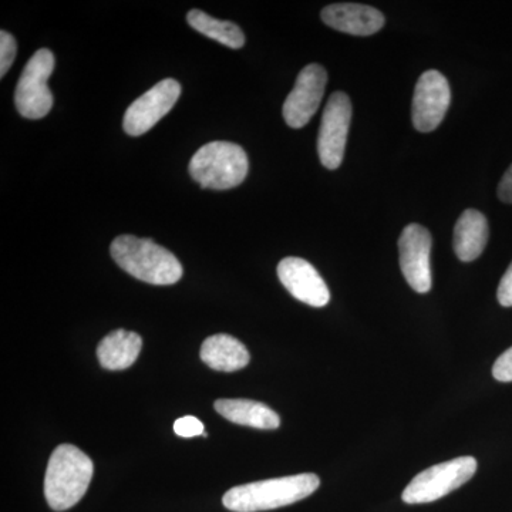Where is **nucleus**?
<instances>
[{
  "instance_id": "nucleus-1",
  "label": "nucleus",
  "mask_w": 512,
  "mask_h": 512,
  "mask_svg": "<svg viewBox=\"0 0 512 512\" xmlns=\"http://www.w3.org/2000/svg\"><path fill=\"white\" fill-rule=\"evenodd\" d=\"M110 252L123 271L147 284L174 285L183 276L177 256L153 239L121 235L114 239Z\"/></svg>"
},
{
  "instance_id": "nucleus-2",
  "label": "nucleus",
  "mask_w": 512,
  "mask_h": 512,
  "mask_svg": "<svg viewBox=\"0 0 512 512\" xmlns=\"http://www.w3.org/2000/svg\"><path fill=\"white\" fill-rule=\"evenodd\" d=\"M319 485V477L311 473L272 478L231 488L222 503L234 512L275 510L305 500L318 490Z\"/></svg>"
},
{
  "instance_id": "nucleus-3",
  "label": "nucleus",
  "mask_w": 512,
  "mask_h": 512,
  "mask_svg": "<svg viewBox=\"0 0 512 512\" xmlns=\"http://www.w3.org/2000/svg\"><path fill=\"white\" fill-rule=\"evenodd\" d=\"M93 461L80 448L62 444L53 451L47 464L45 497L55 511L74 507L89 490Z\"/></svg>"
},
{
  "instance_id": "nucleus-4",
  "label": "nucleus",
  "mask_w": 512,
  "mask_h": 512,
  "mask_svg": "<svg viewBox=\"0 0 512 512\" xmlns=\"http://www.w3.org/2000/svg\"><path fill=\"white\" fill-rule=\"evenodd\" d=\"M190 174L202 188L231 190L244 183L249 161L244 148L229 141L202 146L190 161Z\"/></svg>"
},
{
  "instance_id": "nucleus-5",
  "label": "nucleus",
  "mask_w": 512,
  "mask_h": 512,
  "mask_svg": "<svg viewBox=\"0 0 512 512\" xmlns=\"http://www.w3.org/2000/svg\"><path fill=\"white\" fill-rule=\"evenodd\" d=\"M474 457H458L421 471L403 491L406 504H427L468 483L477 471Z\"/></svg>"
},
{
  "instance_id": "nucleus-6",
  "label": "nucleus",
  "mask_w": 512,
  "mask_h": 512,
  "mask_svg": "<svg viewBox=\"0 0 512 512\" xmlns=\"http://www.w3.org/2000/svg\"><path fill=\"white\" fill-rule=\"evenodd\" d=\"M55 70V56L49 49L37 50L20 74L15 92V104L20 116L39 120L53 107V94L47 82Z\"/></svg>"
},
{
  "instance_id": "nucleus-7",
  "label": "nucleus",
  "mask_w": 512,
  "mask_h": 512,
  "mask_svg": "<svg viewBox=\"0 0 512 512\" xmlns=\"http://www.w3.org/2000/svg\"><path fill=\"white\" fill-rule=\"evenodd\" d=\"M350 121H352V103L348 94L333 93L323 110L318 137L320 163L328 170H336L343 163Z\"/></svg>"
},
{
  "instance_id": "nucleus-8",
  "label": "nucleus",
  "mask_w": 512,
  "mask_h": 512,
  "mask_svg": "<svg viewBox=\"0 0 512 512\" xmlns=\"http://www.w3.org/2000/svg\"><path fill=\"white\" fill-rule=\"evenodd\" d=\"M180 96L181 84L177 80H161L128 107L124 114V131L128 136H143L170 113Z\"/></svg>"
},
{
  "instance_id": "nucleus-9",
  "label": "nucleus",
  "mask_w": 512,
  "mask_h": 512,
  "mask_svg": "<svg viewBox=\"0 0 512 512\" xmlns=\"http://www.w3.org/2000/svg\"><path fill=\"white\" fill-rule=\"evenodd\" d=\"M451 103L448 80L437 70L421 74L413 97V126L420 133H431L443 123Z\"/></svg>"
},
{
  "instance_id": "nucleus-10",
  "label": "nucleus",
  "mask_w": 512,
  "mask_h": 512,
  "mask_svg": "<svg viewBox=\"0 0 512 512\" xmlns=\"http://www.w3.org/2000/svg\"><path fill=\"white\" fill-rule=\"evenodd\" d=\"M326 83L328 73L320 64H308L301 70L282 110L289 127L302 128L312 120L325 96Z\"/></svg>"
},
{
  "instance_id": "nucleus-11",
  "label": "nucleus",
  "mask_w": 512,
  "mask_h": 512,
  "mask_svg": "<svg viewBox=\"0 0 512 512\" xmlns=\"http://www.w3.org/2000/svg\"><path fill=\"white\" fill-rule=\"evenodd\" d=\"M431 234L419 224H410L403 229L399 239L400 268L407 284L417 293L431 289Z\"/></svg>"
},
{
  "instance_id": "nucleus-12",
  "label": "nucleus",
  "mask_w": 512,
  "mask_h": 512,
  "mask_svg": "<svg viewBox=\"0 0 512 512\" xmlns=\"http://www.w3.org/2000/svg\"><path fill=\"white\" fill-rule=\"evenodd\" d=\"M278 276L286 291L293 298L313 308H323L330 301L328 285L308 261L295 256L282 259L278 265Z\"/></svg>"
},
{
  "instance_id": "nucleus-13",
  "label": "nucleus",
  "mask_w": 512,
  "mask_h": 512,
  "mask_svg": "<svg viewBox=\"0 0 512 512\" xmlns=\"http://www.w3.org/2000/svg\"><path fill=\"white\" fill-rule=\"evenodd\" d=\"M323 23L353 36H372L383 28V13L360 3H333L322 10Z\"/></svg>"
},
{
  "instance_id": "nucleus-14",
  "label": "nucleus",
  "mask_w": 512,
  "mask_h": 512,
  "mask_svg": "<svg viewBox=\"0 0 512 512\" xmlns=\"http://www.w3.org/2000/svg\"><path fill=\"white\" fill-rule=\"evenodd\" d=\"M487 218L477 210H466L454 227V252L463 262L476 261L488 242Z\"/></svg>"
},
{
  "instance_id": "nucleus-15",
  "label": "nucleus",
  "mask_w": 512,
  "mask_h": 512,
  "mask_svg": "<svg viewBox=\"0 0 512 512\" xmlns=\"http://www.w3.org/2000/svg\"><path fill=\"white\" fill-rule=\"evenodd\" d=\"M201 359L211 369L218 372H237L248 366L251 356L244 343L229 335H214L204 340L201 346Z\"/></svg>"
},
{
  "instance_id": "nucleus-16",
  "label": "nucleus",
  "mask_w": 512,
  "mask_h": 512,
  "mask_svg": "<svg viewBox=\"0 0 512 512\" xmlns=\"http://www.w3.org/2000/svg\"><path fill=\"white\" fill-rule=\"evenodd\" d=\"M215 410L224 419L239 426L259 430H276L281 426V417L264 403L245 399H221L215 402Z\"/></svg>"
},
{
  "instance_id": "nucleus-17",
  "label": "nucleus",
  "mask_w": 512,
  "mask_h": 512,
  "mask_svg": "<svg viewBox=\"0 0 512 512\" xmlns=\"http://www.w3.org/2000/svg\"><path fill=\"white\" fill-rule=\"evenodd\" d=\"M143 348V339L136 332L114 330L101 340L97 357L103 369L124 370L136 363Z\"/></svg>"
},
{
  "instance_id": "nucleus-18",
  "label": "nucleus",
  "mask_w": 512,
  "mask_h": 512,
  "mask_svg": "<svg viewBox=\"0 0 512 512\" xmlns=\"http://www.w3.org/2000/svg\"><path fill=\"white\" fill-rule=\"evenodd\" d=\"M187 22L192 29L231 49H241L245 45L244 32L235 23L212 18L198 9L188 13Z\"/></svg>"
},
{
  "instance_id": "nucleus-19",
  "label": "nucleus",
  "mask_w": 512,
  "mask_h": 512,
  "mask_svg": "<svg viewBox=\"0 0 512 512\" xmlns=\"http://www.w3.org/2000/svg\"><path fill=\"white\" fill-rule=\"evenodd\" d=\"M16 53H18V46H16V39L6 30L0 32V77H5L9 72L13 62H15Z\"/></svg>"
},
{
  "instance_id": "nucleus-20",
  "label": "nucleus",
  "mask_w": 512,
  "mask_h": 512,
  "mask_svg": "<svg viewBox=\"0 0 512 512\" xmlns=\"http://www.w3.org/2000/svg\"><path fill=\"white\" fill-rule=\"evenodd\" d=\"M174 431L177 436L184 439L191 437L204 436V424L194 416L181 417L174 423Z\"/></svg>"
},
{
  "instance_id": "nucleus-21",
  "label": "nucleus",
  "mask_w": 512,
  "mask_h": 512,
  "mask_svg": "<svg viewBox=\"0 0 512 512\" xmlns=\"http://www.w3.org/2000/svg\"><path fill=\"white\" fill-rule=\"evenodd\" d=\"M493 376L501 383L512 382V348L505 350L503 355L495 360Z\"/></svg>"
},
{
  "instance_id": "nucleus-22",
  "label": "nucleus",
  "mask_w": 512,
  "mask_h": 512,
  "mask_svg": "<svg viewBox=\"0 0 512 512\" xmlns=\"http://www.w3.org/2000/svg\"><path fill=\"white\" fill-rule=\"evenodd\" d=\"M498 302L504 308H511L512 306V264L508 266L507 272H505L503 279H501L500 285H498L497 291Z\"/></svg>"
},
{
  "instance_id": "nucleus-23",
  "label": "nucleus",
  "mask_w": 512,
  "mask_h": 512,
  "mask_svg": "<svg viewBox=\"0 0 512 512\" xmlns=\"http://www.w3.org/2000/svg\"><path fill=\"white\" fill-rule=\"evenodd\" d=\"M498 197L505 204H512V164L511 167L505 171L503 180L498 185Z\"/></svg>"
}]
</instances>
